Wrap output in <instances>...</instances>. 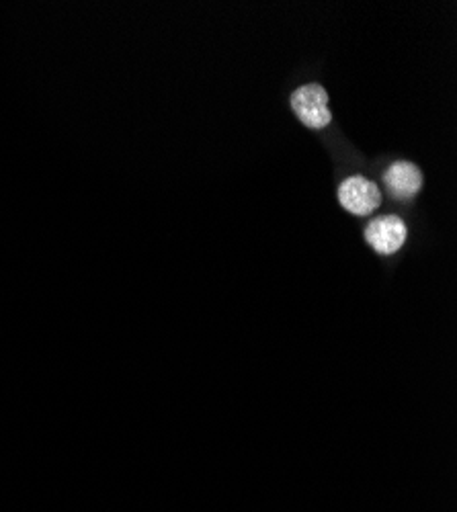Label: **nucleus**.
Returning a JSON list of instances; mask_svg holds the SVG:
<instances>
[{"label":"nucleus","instance_id":"nucleus-4","mask_svg":"<svg viewBox=\"0 0 457 512\" xmlns=\"http://www.w3.org/2000/svg\"><path fill=\"white\" fill-rule=\"evenodd\" d=\"M384 181L394 199L408 201L419 193L423 185V175L419 166H414L412 162H396L388 168Z\"/></svg>","mask_w":457,"mask_h":512},{"label":"nucleus","instance_id":"nucleus-3","mask_svg":"<svg viewBox=\"0 0 457 512\" xmlns=\"http://www.w3.org/2000/svg\"><path fill=\"white\" fill-rule=\"evenodd\" d=\"M406 236H408L406 224L396 216L376 218L365 230V240L380 254H392L400 250Z\"/></svg>","mask_w":457,"mask_h":512},{"label":"nucleus","instance_id":"nucleus-1","mask_svg":"<svg viewBox=\"0 0 457 512\" xmlns=\"http://www.w3.org/2000/svg\"><path fill=\"white\" fill-rule=\"evenodd\" d=\"M292 109L298 119L310 130H322L332 119L328 109V95L320 84H306L292 95Z\"/></svg>","mask_w":457,"mask_h":512},{"label":"nucleus","instance_id":"nucleus-2","mask_svg":"<svg viewBox=\"0 0 457 512\" xmlns=\"http://www.w3.org/2000/svg\"><path fill=\"white\" fill-rule=\"evenodd\" d=\"M339 201L353 216H369L380 207L382 193L373 181L365 177H351L341 185Z\"/></svg>","mask_w":457,"mask_h":512}]
</instances>
